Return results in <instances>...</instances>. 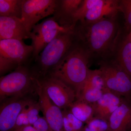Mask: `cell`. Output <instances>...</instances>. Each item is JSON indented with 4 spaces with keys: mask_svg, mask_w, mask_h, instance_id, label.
<instances>
[{
    "mask_svg": "<svg viewBox=\"0 0 131 131\" xmlns=\"http://www.w3.org/2000/svg\"><path fill=\"white\" fill-rule=\"evenodd\" d=\"M30 38L21 19L16 17L0 16V40Z\"/></svg>",
    "mask_w": 131,
    "mask_h": 131,
    "instance_id": "cell-12",
    "label": "cell"
},
{
    "mask_svg": "<svg viewBox=\"0 0 131 131\" xmlns=\"http://www.w3.org/2000/svg\"><path fill=\"white\" fill-rule=\"evenodd\" d=\"M36 78L30 69L21 66L0 79L1 102L7 98L27 95L34 89Z\"/></svg>",
    "mask_w": 131,
    "mask_h": 131,
    "instance_id": "cell-4",
    "label": "cell"
},
{
    "mask_svg": "<svg viewBox=\"0 0 131 131\" xmlns=\"http://www.w3.org/2000/svg\"><path fill=\"white\" fill-rule=\"evenodd\" d=\"M90 60L88 52L76 39L49 77L61 80L71 87L75 91L77 98L88 75Z\"/></svg>",
    "mask_w": 131,
    "mask_h": 131,
    "instance_id": "cell-2",
    "label": "cell"
},
{
    "mask_svg": "<svg viewBox=\"0 0 131 131\" xmlns=\"http://www.w3.org/2000/svg\"><path fill=\"white\" fill-rule=\"evenodd\" d=\"M27 107L25 108L19 115L16 120V124L14 130L21 127L30 125L27 115Z\"/></svg>",
    "mask_w": 131,
    "mask_h": 131,
    "instance_id": "cell-26",
    "label": "cell"
},
{
    "mask_svg": "<svg viewBox=\"0 0 131 131\" xmlns=\"http://www.w3.org/2000/svg\"><path fill=\"white\" fill-rule=\"evenodd\" d=\"M34 88L40 110L50 127L53 131H64L62 110L51 100L38 79L35 80Z\"/></svg>",
    "mask_w": 131,
    "mask_h": 131,
    "instance_id": "cell-11",
    "label": "cell"
},
{
    "mask_svg": "<svg viewBox=\"0 0 131 131\" xmlns=\"http://www.w3.org/2000/svg\"><path fill=\"white\" fill-rule=\"evenodd\" d=\"M62 110L64 131H82L84 123L77 118L69 108Z\"/></svg>",
    "mask_w": 131,
    "mask_h": 131,
    "instance_id": "cell-20",
    "label": "cell"
},
{
    "mask_svg": "<svg viewBox=\"0 0 131 131\" xmlns=\"http://www.w3.org/2000/svg\"><path fill=\"white\" fill-rule=\"evenodd\" d=\"M27 115L29 124L33 125L40 117L39 116L40 106L38 102H34L27 107Z\"/></svg>",
    "mask_w": 131,
    "mask_h": 131,
    "instance_id": "cell-25",
    "label": "cell"
},
{
    "mask_svg": "<svg viewBox=\"0 0 131 131\" xmlns=\"http://www.w3.org/2000/svg\"><path fill=\"white\" fill-rule=\"evenodd\" d=\"M126 37L131 41V31H130L126 36Z\"/></svg>",
    "mask_w": 131,
    "mask_h": 131,
    "instance_id": "cell-29",
    "label": "cell"
},
{
    "mask_svg": "<svg viewBox=\"0 0 131 131\" xmlns=\"http://www.w3.org/2000/svg\"><path fill=\"white\" fill-rule=\"evenodd\" d=\"M33 126L38 131H53L43 117H40Z\"/></svg>",
    "mask_w": 131,
    "mask_h": 131,
    "instance_id": "cell-27",
    "label": "cell"
},
{
    "mask_svg": "<svg viewBox=\"0 0 131 131\" xmlns=\"http://www.w3.org/2000/svg\"><path fill=\"white\" fill-rule=\"evenodd\" d=\"M32 46L22 40L16 39L0 40V74L3 76L24 65L32 55Z\"/></svg>",
    "mask_w": 131,
    "mask_h": 131,
    "instance_id": "cell-5",
    "label": "cell"
},
{
    "mask_svg": "<svg viewBox=\"0 0 131 131\" xmlns=\"http://www.w3.org/2000/svg\"><path fill=\"white\" fill-rule=\"evenodd\" d=\"M13 131H38L33 125H28L21 127Z\"/></svg>",
    "mask_w": 131,
    "mask_h": 131,
    "instance_id": "cell-28",
    "label": "cell"
},
{
    "mask_svg": "<svg viewBox=\"0 0 131 131\" xmlns=\"http://www.w3.org/2000/svg\"><path fill=\"white\" fill-rule=\"evenodd\" d=\"M108 122L109 131L131 130V99L123 98L122 103L110 116Z\"/></svg>",
    "mask_w": 131,
    "mask_h": 131,
    "instance_id": "cell-13",
    "label": "cell"
},
{
    "mask_svg": "<svg viewBox=\"0 0 131 131\" xmlns=\"http://www.w3.org/2000/svg\"><path fill=\"white\" fill-rule=\"evenodd\" d=\"M23 0H0V16L21 19Z\"/></svg>",
    "mask_w": 131,
    "mask_h": 131,
    "instance_id": "cell-19",
    "label": "cell"
},
{
    "mask_svg": "<svg viewBox=\"0 0 131 131\" xmlns=\"http://www.w3.org/2000/svg\"><path fill=\"white\" fill-rule=\"evenodd\" d=\"M118 8L125 19V27L128 33L131 31V0H118Z\"/></svg>",
    "mask_w": 131,
    "mask_h": 131,
    "instance_id": "cell-24",
    "label": "cell"
},
{
    "mask_svg": "<svg viewBox=\"0 0 131 131\" xmlns=\"http://www.w3.org/2000/svg\"><path fill=\"white\" fill-rule=\"evenodd\" d=\"M76 39L89 55L100 61L114 56L121 39L117 16L92 23L80 22L74 29Z\"/></svg>",
    "mask_w": 131,
    "mask_h": 131,
    "instance_id": "cell-1",
    "label": "cell"
},
{
    "mask_svg": "<svg viewBox=\"0 0 131 131\" xmlns=\"http://www.w3.org/2000/svg\"><path fill=\"white\" fill-rule=\"evenodd\" d=\"M114 56L131 78V41L126 37L121 39Z\"/></svg>",
    "mask_w": 131,
    "mask_h": 131,
    "instance_id": "cell-16",
    "label": "cell"
},
{
    "mask_svg": "<svg viewBox=\"0 0 131 131\" xmlns=\"http://www.w3.org/2000/svg\"><path fill=\"white\" fill-rule=\"evenodd\" d=\"M59 1L23 0L21 20L29 34L40 20L56 13Z\"/></svg>",
    "mask_w": 131,
    "mask_h": 131,
    "instance_id": "cell-8",
    "label": "cell"
},
{
    "mask_svg": "<svg viewBox=\"0 0 131 131\" xmlns=\"http://www.w3.org/2000/svg\"><path fill=\"white\" fill-rule=\"evenodd\" d=\"M34 102L26 95L8 98L1 102L0 131H13L19 115Z\"/></svg>",
    "mask_w": 131,
    "mask_h": 131,
    "instance_id": "cell-10",
    "label": "cell"
},
{
    "mask_svg": "<svg viewBox=\"0 0 131 131\" xmlns=\"http://www.w3.org/2000/svg\"><path fill=\"white\" fill-rule=\"evenodd\" d=\"M68 108L75 117L85 124L94 115L93 104L79 99H77Z\"/></svg>",
    "mask_w": 131,
    "mask_h": 131,
    "instance_id": "cell-18",
    "label": "cell"
},
{
    "mask_svg": "<svg viewBox=\"0 0 131 131\" xmlns=\"http://www.w3.org/2000/svg\"><path fill=\"white\" fill-rule=\"evenodd\" d=\"M124 97L108 91H104L102 97L93 104L94 115L108 121L111 115L122 103Z\"/></svg>",
    "mask_w": 131,
    "mask_h": 131,
    "instance_id": "cell-15",
    "label": "cell"
},
{
    "mask_svg": "<svg viewBox=\"0 0 131 131\" xmlns=\"http://www.w3.org/2000/svg\"><path fill=\"white\" fill-rule=\"evenodd\" d=\"M109 122L107 120L94 116L84 125L82 131H109Z\"/></svg>",
    "mask_w": 131,
    "mask_h": 131,
    "instance_id": "cell-23",
    "label": "cell"
},
{
    "mask_svg": "<svg viewBox=\"0 0 131 131\" xmlns=\"http://www.w3.org/2000/svg\"><path fill=\"white\" fill-rule=\"evenodd\" d=\"M70 29H74L61 26L54 16L44 20L33 27L30 34L32 40V58L35 59L59 34Z\"/></svg>",
    "mask_w": 131,
    "mask_h": 131,
    "instance_id": "cell-7",
    "label": "cell"
},
{
    "mask_svg": "<svg viewBox=\"0 0 131 131\" xmlns=\"http://www.w3.org/2000/svg\"><path fill=\"white\" fill-rule=\"evenodd\" d=\"M105 91L98 88L83 89L77 99H79L87 103L93 104L102 97Z\"/></svg>",
    "mask_w": 131,
    "mask_h": 131,
    "instance_id": "cell-22",
    "label": "cell"
},
{
    "mask_svg": "<svg viewBox=\"0 0 131 131\" xmlns=\"http://www.w3.org/2000/svg\"><path fill=\"white\" fill-rule=\"evenodd\" d=\"M74 29L59 34L35 58L30 69L34 77L41 80L48 77L60 63L75 41Z\"/></svg>",
    "mask_w": 131,
    "mask_h": 131,
    "instance_id": "cell-3",
    "label": "cell"
},
{
    "mask_svg": "<svg viewBox=\"0 0 131 131\" xmlns=\"http://www.w3.org/2000/svg\"><path fill=\"white\" fill-rule=\"evenodd\" d=\"M119 12L118 0H99V2L88 12L82 21L94 23L117 16Z\"/></svg>",
    "mask_w": 131,
    "mask_h": 131,
    "instance_id": "cell-14",
    "label": "cell"
},
{
    "mask_svg": "<svg viewBox=\"0 0 131 131\" xmlns=\"http://www.w3.org/2000/svg\"><path fill=\"white\" fill-rule=\"evenodd\" d=\"M38 80L51 100L61 110L69 108L77 100L75 90L61 80L51 77Z\"/></svg>",
    "mask_w": 131,
    "mask_h": 131,
    "instance_id": "cell-9",
    "label": "cell"
},
{
    "mask_svg": "<svg viewBox=\"0 0 131 131\" xmlns=\"http://www.w3.org/2000/svg\"><path fill=\"white\" fill-rule=\"evenodd\" d=\"M89 88L100 89L103 90H106L102 74L99 69L94 70H90L82 90Z\"/></svg>",
    "mask_w": 131,
    "mask_h": 131,
    "instance_id": "cell-21",
    "label": "cell"
},
{
    "mask_svg": "<svg viewBox=\"0 0 131 131\" xmlns=\"http://www.w3.org/2000/svg\"><path fill=\"white\" fill-rule=\"evenodd\" d=\"M83 0H63L59 1L57 10L59 11V18L61 19L60 25L66 27H70V19L71 16L77 10L82 2ZM71 28V27H70Z\"/></svg>",
    "mask_w": 131,
    "mask_h": 131,
    "instance_id": "cell-17",
    "label": "cell"
},
{
    "mask_svg": "<svg viewBox=\"0 0 131 131\" xmlns=\"http://www.w3.org/2000/svg\"><path fill=\"white\" fill-rule=\"evenodd\" d=\"M99 69L106 89L124 98L131 99V78L114 58L100 61Z\"/></svg>",
    "mask_w": 131,
    "mask_h": 131,
    "instance_id": "cell-6",
    "label": "cell"
}]
</instances>
